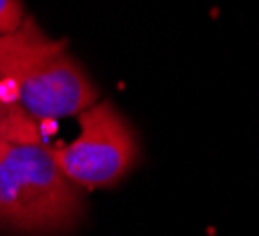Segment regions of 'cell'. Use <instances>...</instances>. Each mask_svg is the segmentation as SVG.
Returning a JSON list of instances; mask_svg holds the SVG:
<instances>
[{"mask_svg": "<svg viewBox=\"0 0 259 236\" xmlns=\"http://www.w3.org/2000/svg\"><path fill=\"white\" fill-rule=\"evenodd\" d=\"M0 140L5 143H47L45 129L14 103L0 87Z\"/></svg>", "mask_w": 259, "mask_h": 236, "instance_id": "4", "label": "cell"}, {"mask_svg": "<svg viewBox=\"0 0 259 236\" xmlns=\"http://www.w3.org/2000/svg\"><path fill=\"white\" fill-rule=\"evenodd\" d=\"M79 187L49 143H7L0 159V224L21 234H63L82 218Z\"/></svg>", "mask_w": 259, "mask_h": 236, "instance_id": "2", "label": "cell"}, {"mask_svg": "<svg viewBox=\"0 0 259 236\" xmlns=\"http://www.w3.org/2000/svg\"><path fill=\"white\" fill-rule=\"evenodd\" d=\"M5 147H7V143L5 140H0V159H3V154H5Z\"/></svg>", "mask_w": 259, "mask_h": 236, "instance_id": "6", "label": "cell"}, {"mask_svg": "<svg viewBox=\"0 0 259 236\" xmlns=\"http://www.w3.org/2000/svg\"><path fill=\"white\" fill-rule=\"evenodd\" d=\"M26 12L21 0H0V35H7L24 24Z\"/></svg>", "mask_w": 259, "mask_h": 236, "instance_id": "5", "label": "cell"}, {"mask_svg": "<svg viewBox=\"0 0 259 236\" xmlns=\"http://www.w3.org/2000/svg\"><path fill=\"white\" fill-rule=\"evenodd\" d=\"M75 140L52 145L59 169L79 189L115 185L138 159V140L119 110L108 101H96L77 115Z\"/></svg>", "mask_w": 259, "mask_h": 236, "instance_id": "3", "label": "cell"}, {"mask_svg": "<svg viewBox=\"0 0 259 236\" xmlns=\"http://www.w3.org/2000/svg\"><path fill=\"white\" fill-rule=\"evenodd\" d=\"M0 87L40 127L77 117L98 101L96 87L66 45L45 35L30 17L0 35Z\"/></svg>", "mask_w": 259, "mask_h": 236, "instance_id": "1", "label": "cell"}]
</instances>
